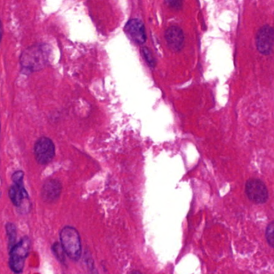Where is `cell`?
Masks as SVG:
<instances>
[{"label":"cell","instance_id":"obj_1","mask_svg":"<svg viewBox=\"0 0 274 274\" xmlns=\"http://www.w3.org/2000/svg\"><path fill=\"white\" fill-rule=\"evenodd\" d=\"M50 51L45 45L29 47L21 55V65L31 72H37L45 68L49 61Z\"/></svg>","mask_w":274,"mask_h":274},{"label":"cell","instance_id":"obj_17","mask_svg":"<svg viewBox=\"0 0 274 274\" xmlns=\"http://www.w3.org/2000/svg\"><path fill=\"white\" fill-rule=\"evenodd\" d=\"M130 274H143L142 273L139 272V271H138V270H133V271H132L131 273H130Z\"/></svg>","mask_w":274,"mask_h":274},{"label":"cell","instance_id":"obj_14","mask_svg":"<svg viewBox=\"0 0 274 274\" xmlns=\"http://www.w3.org/2000/svg\"><path fill=\"white\" fill-rule=\"evenodd\" d=\"M266 239L270 246L274 248V221L270 223L266 229Z\"/></svg>","mask_w":274,"mask_h":274},{"label":"cell","instance_id":"obj_6","mask_svg":"<svg viewBox=\"0 0 274 274\" xmlns=\"http://www.w3.org/2000/svg\"><path fill=\"white\" fill-rule=\"evenodd\" d=\"M257 47L261 53L269 55L271 53L274 44V29L266 25L257 34Z\"/></svg>","mask_w":274,"mask_h":274},{"label":"cell","instance_id":"obj_12","mask_svg":"<svg viewBox=\"0 0 274 274\" xmlns=\"http://www.w3.org/2000/svg\"><path fill=\"white\" fill-rule=\"evenodd\" d=\"M141 54L143 55V57L144 58V60L147 62V64H148L151 68H154L155 66V60L153 55L151 54V51L147 47H142Z\"/></svg>","mask_w":274,"mask_h":274},{"label":"cell","instance_id":"obj_9","mask_svg":"<svg viewBox=\"0 0 274 274\" xmlns=\"http://www.w3.org/2000/svg\"><path fill=\"white\" fill-rule=\"evenodd\" d=\"M61 192V183L55 179H50L43 184L41 192L42 197L46 202H55L60 198Z\"/></svg>","mask_w":274,"mask_h":274},{"label":"cell","instance_id":"obj_3","mask_svg":"<svg viewBox=\"0 0 274 274\" xmlns=\"http://www.w3.org/2000/svg\"><path fill=\"white\" fill-rule=\"evenodd\" d=\"M31 248V241L28 238H23L15 244L10 250V266L13 272L21 273L24 267L25 261L28 256Z\"/></svg>","mask_w":274,"mask_h":274},{"label":"cell","instance_id":"obj_7","mask_svg":"<svg viewBox=\"0 0 274 274\" xmlns=\"http://www.w3.org/2000/svg\"><path fill=\"white\" fill-rule=\"evenodd\" d=\"M125 31L128 36L137 44H143L145 43L146 31L144 25L141 20L138 18H132L126 23Z\"/></svg>","mask_w":274,"mask_h":274},{"label":"cell","instance_id":"obj_10","mask_svg":"<svg viewBox=\"0 0 274 274\" xmlns=\"http://www.w3.org/2000/svg\"><path fill=\"white\" fill-rule=\"evenodd\" d=\"M9 197L11 202L15 206L19 207L22 205L24 199L28 198V194L25 189L24 185L19 186L17 184H14L9 189Z\"/></svg>","mask_w":274,"mask_h":274},{"label":"cell","instance_id":"obj_11","mask_svg":"<svg viewBox=\"0 0 274 274\" xmlns=\"http://www.w3.org/2000/svg\"><path fill=\"white\" fill-rule=\"evenodd\" d=\"M6 235L8 237L9 244L10 246H14L16 239V227L12 223H8L6 225ZM11 247V248H12Z\"/></svg>","mask_w":274,"mask_h":274},{"label":"cell","instance_id":"obj_13","mask_svg":"<svg viewBox=\"0 0 274 274\" xmlns=\"http://www.w3.org/2000/svg\"><path fill=\"white\" fill-rule=\"evenodd\" d=\"M52 250L55 254V257L57 258L58 260L61 262L62 263L65 262V252H64V249L62 247L61 244L55 243L52 247Z\"/></svg>","mask_w":274,"mask_h":274},{"label":"cell","instance_id":"obj_8","mask_svg":"<svg viewBox=\"0 0 274 274\" xmlns=\"http://www.w3.org/2000/svg\"><path fill=\"white\" fill-rule=\"evenodd\" d=\"M165 39L170 49L175 52L180 51L184 46V31L176 25L171 26L166 30Z\"/></svg>","mask_w":274,"mask_h":274},{"label":"cell","instance_id":"obj_4","mask_svg":"<svg viewBox=\"0 0 274 274\" xmlns=\"http://www.w3.org/2000/svg\"><path fill=\"white\" fill-rule=\"evenodd\" d=\"M35 155L37 162L40 164H49L55 157V147L53 141L48 137H43L35 144Z\"/></svg>","mask_w":274,"mask_h":274},{"label":"cell","instance_id":"obj_15","mask_svg":"<svg viewBox=\"0 0 274 274\" xmlns=\"http://www.w3.org/2000/svg\"><path fill=\"white\" fill-rule=\"evenodd\" d=\"M23 177H24V173H23V171H16L12 175L13 182L14 183V184L23 186Z\"/></svg>","mask_w":274,"mask_h":274},{"label":"cell","instance_id":"obj_16","mask_svg":"<svg viewBox=\"0 0 274 274\" xmlns=\"http://www.w3.org/2000/svg\"><path fill=\"white\" fill-rule=\"evenodd\" d=\"M166 2L174 10H180L182 6V0H166Z\"/></svg>","mask_w":274,"mask_h":274},{"label":"cell","instance_id":"obj_5","mask_svg":"<svg viewBox=\"0 0 274 274\" xmlns=\"http://www.w3.org/2000/svg\"><path fill=\"white\" fill-rule=\"evenodd\" d=\"M246 193L249 198L255 203L266 202L268 200V190L262 180L251 179L246 184Z\"/></svg>","mask_w":274,"mask_h":274},{"label":"cell","instance_id":"obj_18","mask_svg":"<svg viewBox=\"0 0 274 274\" xmlns=\"http://www.w3.org/2000/svg\"><path fill=\"white\" fill-rule=\"evenodd\" d=\"M0 39H1V24H0Z\"/></svg>","mask_w":274,"mask_h":274},{"label":"cell","instance_id":"obj_2","mask_svg":"<svg viewBox=\"0 0 274 274\" xmlns=\"http://www.w3.org/2000/svg\"><path fill=\"white\" fill-rule=\"evenodd\" d=\"M60 238L66 255L72 260H79L82 254V244L79 232L72 226H65L60 232Z\"/></svg>","mask_w":274,"mask_h":274}]
</instances>
